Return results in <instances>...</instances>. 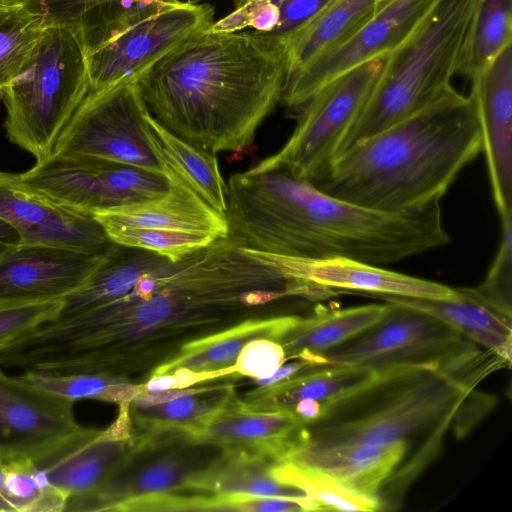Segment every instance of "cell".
<instances>
[{"label":"cell","instance_id":"484cf974","mask_svg":"<svg viewBox=\"0 0 512 512\" xmlns=\"http://www.w3.org/2000/svg\"><path fill=\"white\" fill-rule=\"evenodd\" d=\"M299 318L297 315L280 314L247 319L219 333L187 344L177 357L157 367L150 376L171 374L179 369L193 373L232 376L236 374L234 363L237 356L246 344L255 339L277 342Z\"/></svg>","mask_w":512,"mask_h":512},{"label":"cell","instance_id":"2e32d148","mask_svg":"<svg viewBox=\"0 0 512 512\" xmlns=\"http://www.w3.org/2000/svg\"><path fill=\"white\" fill-rule=\"evenodd\" d=\"M0 219L21 242L107 254L116 245L91 214L64 206L24 185L17 173L0 171Z\"/></svg>","mask_w":512,"mask_h":512},{"label":"cell","instance_id":"e0dca14e","mask_svg":"<svg viewBox=\"0 0 512 512\" xmlns=\"http://www.w3.org/2000/svg\"><path fill=\"white\" fill-rule=\"evenodd\" d=\"M471 85L493 200L500 218L512 216V43Z\"/></svg>","mask_w":512,"mask_h":512},{"label":"cell","instance_id":"30bf717a","mask_svg":"<svg viewBox=\"0 0 512 512\" xmlns=\"http://www.w3.org/2000/svg\"><path fill=\"white\" fill-rule=\"evenodd\" d=\"M18 179L54 201L91 214L158 199L169 175L89 155H57L36 161Z\"/></svg>","mask_w":512,"mask_h":512},{"label":"cell","instance_id":"7dc6e473","mask_svg":"<svg viewBox=\"0 0 512 512\" xmlns=\"http://www.w3.org/2000/svg\"><path fill=\"white\" fill-rule=\"evenodd\" d=\"M0 455H1V453H0Z\"/></svg>","mask_w":512,"mask_h":512},{"label":"cell","instance_id":"4dcf8cb0","mask_svg":"<svg viewBox=\"0 0 512 512\" xmlns=\"http://www.w3.org/2000/svg\"><path fill=\"white\" fill-rule=\"evenodd\" d=\"M234 394L233 384L204 386L200 391L166 402L140 408L130 406L134 431H188L221 408Z\"/></svg>","mask_w":512,"mask_h":512},{"label":"cell","instance_id":"52a82bcc","mask_svg":"<svg viewBox=\"0 0 512 512\" xmlns=\"http://www.w3.org/2000/svg\"><path fill=\"white\" fill-rule=\"evenodd\" d=\"M89 91L86 57L77 38L64 29L47 28L24 69L0 97L9 141L36 161L48 157Z\"/></svg>","mask_w":512,"mask_h":512},{"label":"cell","instance_id":"8fae6325","mask_svg":"<svg viewBox=\"0 0 512 512\" xmlns=\"http://www.w3.org/2000/svg\"><path fill=\"white\" fill-rule=\"evenodd\" d=\"M135 433L133 450L75 511H118L128 501L188 490L223 451L220 446L193 440L180 429Z\"/></svg>","mask_w":512,"mask_h":512},{"label":"cell","instance_id":"7a4b0ae2","mask_svg":"<svg viewBox=\"0 0 512 512\" xmlns=\"http://www.w3.org/2000/svg\"><path fill=\"white\" fill-rule=\"evenodd\" d=\"M228 236L242 247L299 258L345 257L383 266L446 245L440 201L381 211L331 196L264 160L233 174Z\"/></svg>","mask_w":512,"mask_h":512},{"label":"cell","instance_id":"4fadbf2b","mask_svg":"<svg viewBox=\"0 0 512 512\" xmlns=\"http://www.w3.org/2000/svg\"><path fill=\"white\" fill-rule=\"evenodd\" d=\"M214 12L207 3L164 0L126 23L85 56L90 91L136 79L185 40L208 29Z\"/></svg>","mask_w":512,"mask_h":512},{"label":"cell","instance_id":"83f0119b","mask_svg":"<svg viewBox=\"0 0 512 512\" xmlns=\"http://www.w3.org/2000/svg\"><path fill=\"white\" fill-rule=\"evenodd\" d=\"M388 304H368L340 310L319 308L297 323L277 342L286 360L300 359L319 366L323 355L376 324Z\"/></svg>","mask_w":512,"mask_h":512},{"label":"cell","instance_id":"d590c367","mask_svg":"<svg viewBox=\"0 0 512 512\" xmlns=\"http://www.w3.org/2000/svg\"><path fill=\"white\" fill-rule=\"evenodd\" d=\"M116 244L158 253L173 261L218 239L209 234L133 226L103 227Z\"/></svg>","mask_w":512,"mask_h":512},{"label":"cell","instance_id":"ba28073f","mask_svg":"<svg viewBox=\"0 0 512 512\" xmlns=\"http://www.w3.org/2000/svg\"><path fill=\"white\" fill-rule=\"evenodd\" d=\"M386 303L376 324L327 352L319 366H357L377 373L414 367L460 370L496 355L432 315Z\"/></svg>","mask_w":512,"mask_h":512},{"label":"cell","instance_id":"7402d4cb","mask_svg":"<svg viewBox=\"0 0 512 512\" xmlns=\"http://www.w3.org/2000/svg\"><path fill=\"white\" fill-rule=\"evenodd\" d=\"M169 177L171 188L166 195L151 201L97 212L93 217L102 227L133 226L209 234L216 238L227 236L225 214L208 205L171 168Z\"/></svg>","mask_w":512,"mask_h":512},{"label":"cell","instance_id":"5b68a950","mask_svg":"<svg viewBox=\"0 0 512 512\" xmlns=\"http://www.w3.org/2000/svg\"><path fill=\"white\" fill-rule=\"evenodd\" d=\"M496 364L460 370L399 368L377 373L358 391L328 405L305 424L304 442L316 445L403 443L405 455L380 488L381 511L395 510L408 487L440 451L475 387Z\"/></svg>","mask_w":512,"mask_h":512},{"label":"cell","instance_id":"7c38bea8","mask_svg":"<svg viewBox=\"0 0 512 512\" xmlns=\"http://www.w3.org/2000/svg\"><path fill=\"white\" fill-rule=\"evenodd\" d=\"M386 56L335 77L301 107L297 126L282 149L264 159L294 176L313 180L334 160L346 132L377 82Z\"/></svg>","mask_w":512,"mask_h":512},{"label":"cell","instance_id":"ee69618b","mask_svg":"<svg viewBox=\"0 0 512 512\" xmlns=\"http://www.w3.org/2000/svg\"><path fill=\"white\" fill-rule=\"evenodd\" d=\"M4 483H5V468L3 461L0 456V512L6 511V502H5V496H4Z\"/></svg>","mask_w":512,"mask_h":512},{"label":"cell","instance_id":"836d02e7","mask_svg":"<svg viewBox=\"0 0 512 512\" xmlns=\"http://www.w3.org/2000/svg\"><path fill=\"white\" fill-rule=\"evenodd\" d=\"M271 473L280 483L301 490L317 511H381L377 498L360 494L322 471L282 461Z\"/></svg>","mask_w":512,"mask_h":512},{"label":"cell","instance_id":"cb8c5ba5","mask_svg":"<svg viewBox=\"0 0 512 512\" xmlns=\"http://www.w3.org/2000/svg\"><path fill=\"white\" fill-rule=\"evenodd\" d=\"M456 291L457 295L448 299L374 296L385 302L409 306L432 315L511 364V315L482 300L472 288H456Z\"/></svg>","mask_w":512,"mask_h":512},{"label":"cell","instance_id":"b9f144b4","mask_svg":"<svg viewBox=\"0 0 512 512\" xmlns=\"http://www.w3.org/2000/svg\"><path fill=\"white\" fill-rule=\"evenodd\" d=\"M305 424L318 419L323 413V405L315 400L305 399L297 402L291 410Z\"/></svg>","mask_w":512,"mask_h":512},{"label":"cell","instance_id":"3957f363","mask_svg":"<svg viewBox=\"0 0 512 512\" xmlns=\"http://www.w3.org/2000/svg\"><path fill=\"white\" fill-rule=\"evenodd\" d=\"M285 46L255 31H201L137 78L150 114L167 130L215 154L250 146L280 102Z\"/></svg>","mask_w":512,"mask_h":512},{"label":"cell","instance_id":"d4e9b609","mask_svg":"<svg viewBox=\"0 0 512 512\" xmlns=\"http://www.w3.org/2000/svg\"><path fill=\"white\" fill-rule=\"evenodd\" d=\"M279 463L266 454L238 448H223L222 454L190 484L188 490L224 497L232 505L253 497L303 499L305 494L280 483L271 473Z\"/></svg>","mask_w":512,"mask_h":512},{"label":"cell","instance_id":"e575fe53","mask_svg":"<svg viewBox=\"0 0 512 512\" xmlns=\"http://www.w3.org/2000/svg\"><path fill=\"white\" fill-rule=\"evenodd\" d=\"M46 29L42 16L26 4L0 3V97L24 69Z\"/></svg>","mask_w":512,"mask_h":512},{"label":"cell","instance_id":"ab89813d","mask_svg":"<svg viewBox=\"0 0 512 512\" xmlns=\"http://www.w3.org/2000/svg\"><path fill=\"white\" fill-rule=\"evenodd\" d=\"M279 20L275 30L263 34L284 44L291 36L318 16L333 0H273Z\"/></svg>","mask_w":512,"mask_h":512},{"label":"cell","instance_id":"ffe728a7","mask_svg":"<svg viewBox=\"0 0 512 512\" xmlns=\"http://www.w3.org/2000/svg\"><path fill=\"white\" fill-rule=\"evenodd\" d=\"M259 253L289 278L328 292L336 289L433 299L457 295L456 288L350 258H299Z\"/></svg>","mask_w":512,"mask_h":512},{"label":"cell","instance_id":"bcb514c9","mask_svg":"<svg viewBox=\"0 0 512 512\" xmlns=\"http://www.w3.org/2000/svg\"><path fill=\"white\" fill-rule=\"evenodd\" d=\"M250 1H253V0H235V2H234L235 8L240 7Z\"/></svg>","mask_w":512,"mask_h":512},{"label":"cell","instance_id":"f546056e","mask_svg":"<svg viewBox=\"0 0 512 512\" xmlns=\"http://www.w3.org/2000/svg\"><path fill=\"white\" fill-rule=\"evenodd\" d=\"M146 119L149 136L167 165L208 205L225 214L227 184L214 154L170 132L150 112Z\"/></svg>","mask_w":512,"mask_h":512},{"label":"cell","instance_id":"277c9868","mask_svg":"<svg viewBox=\"0 0 512 512\" xmlns=\"http://www.w3.org/2000/svg\"><path fill=\"white\" fill-rule=\"evenodd\" d=\"M481 152L475 102L453 88L341 152L309 182L363 207L403 211L440 201Z\"/></svg>","mask_w":512,"mask_h":512},{"label":"cell","instance_id":"d6a6232c","mask_svg":"<svg viewBox=\"0 0 512 512\" xmlns=\"http://www.w3.org/2000/svg\"><path fill=\"white\" fill-rule=\"evenodd\" d=\"M22 384L37 391L70 401L99 400L122 404L143 392V383L90 373L50 374L26 370L15 376Z\"/></svg>","mask_w":512,"mask_h":512},{"label":"cell","instance_id":"ac0fdd59","mask_svg":"<svg viewBox=\"0 0 512 512\" xmlns=\"http://www.w3.org/2000/svg\"><path fill=\"white\" fill-rule=\"evenodd\" d=\"M73 401L30 388L0 367V453L35 458L81 428Z\"/></svg>","mask_w":512,"mask_h":512},{"label":"cell","instance_id":"6da1fadb","mask_svg":"<svg viewBox=\"0 0 512 512\" xmlns=\"http://www.w3.org/2000/svg\"><path fill=\"white\" fill-rule=\"evenodd\" d=\"M296 283L228 235L179 260L145 250L98 306L16 338V366L50 374H104L143 383L189 343L250 318L280 315Z\"/></svg>","mask_w":512,"mask_h":512},{"label":"cell","instance_id":"603a6c76","mask_svg":"<svg viewBox=\"0 0 512 512\" xmlns=\"http://www.w3.org/2000/svg\"><path fill=\"white\" fill-rule=\"evenodd\" d=\"M405 452L403 443L316 445L303 442L285 461L322 471L360 494L377 498Z\"/></svg>","mask_w":512,"mask_h":512},{"label":"cell","instance_id":"4316f807","mask_svg":"<svg viewBox=\"0 0 512 512\" xmlns=\"http://www.w3.org/2000/svg\"><path fill=\"white\" fill-rule=\"evenodd\" d=\"M377 377V372L357 366H316L286 381L256 387L242 402L256 411H290L305 399L328 405L358 391Z\"/></svg>","mask_w":512,"mask_h":512},{"label":"cell","instance_id":"9a60e30c","mask_svg":"<svg viewBox=\"0 0 512 512\" xmlns=\"http://www.w3.org/2000/svg\"><path fill=\"white\" fill-rule=\"evenodd\" d=\"M108 254L19 242L0 255V306L64 299L89 279Z\"/></svg>","mask_w":512,"mask_h":512},{"label":"cell","instance_id":"7bdbcfd3","mask_svg":"<svg viewBox=\"0 0 512 512\" xmlns=\"http://www.w3.org/2000/svg\"><path fill=\"white\" fill-rule=\"evenodd\" d=\"M21 242L18 232L0 219V255L11 246Z\"/></svg>","mask_w":512,"mask_h":512},{"label":"cell","instance_id":"5bb4252c","mask_svg":"<svg viewBox=\"0 0 512 512\" xmlns=\"http://www.w3.org/2000/svg\"><path fill=\"white\" fill-rule=\"evenodd\" d=\"M436 0H392L346 42L285 79L281 99L301 108L335 77L373 59L387 56L412 33Z\"/></svg>","mask_w":512,"mask_h":512},{"label":"cell","instance_id":"8992f818","mask_svg":"<svg viewBox=\"0 0 512 512\" xmlns=\"http://www.w3.org/2000/svg\"><path fill=\"white\" fill-rule=\"evenodd\" d=\"M477 3H433L412 33L386 56L383 70L336 156L453 89L451 79L457 73Z\"/></svg>","mask_w":512,"mask_h":512},{"label":"cell","instance_id":"60d3db41","mask_svg":"<svg viewBox=\"0 0 512 512\" xmlns=\"http://www.w3.org/2000/svg\"><path fill=\"white\" fill-rule=\"evenodd\" d=\"M114 0H30L26 5L38 12L46 28L69 31L87 10Z\"/></svg>","mask_w":512,"mask_h":512},{"label":"cell","instance_id":"9c48e42d","mask_svg":"<svg viewBox=\"0 0 512 512\" xmlns=\"http://www.w3.org/2000/svg\"><path fill=\"white\" fill-rule=\"evenodd\" d=\"M148 113L136 79L90 91L59 135L52 154L95 156L169 175L149 136Z\"/></svg>","mask_w":512,"mask_h":512},{"label":"cell","instance_id":"d6986e66","mask_svg":"<svg viewBox=\"0 0 512 512\" xmlns=\"http://www.w3.org/2000/svg\"><path fill=\"white\" fill-rule=\"evenodd\" d=\"M136 443V433L131 438L112 439L102 430L81 426L32 459L65 496L64 511H75L105 484Z\"/></svg>","mask_w":512,"mask_h":512},{"label":"cell","instance_id":"f35d334b","mask_svg":"<svg viewBox=\"0 0 512 512\" xmlns=\"http://www.w3.org/2000/svg\"><path fill=\"white\" fill-rule=\"evenodd\" d=\"M283 347L270 339H255L246 344L234 363L239 376L266 378L286 362Z\"/></svg>","mask_w":512,"mask_h":512},{"label":"cell","instance_id":"f1b7e54d","mask_svg":"<svg viewBox=\"0 0 512 512\" xmlns=\"http://www.w3.org/2000/svg\"><path fill=\"white\" fill-rule=\"evenodd\" d=\"M391 1L333 0L283 44L287 55L286 78L346 42Z\"/></svg>","mask_w":512,"mask_h":512},{"label":"cell","instance_id":"74e56055","mask_svg":"<svg viewBox=\"0 0 512 512\" xmlns=\"http://www.w3.org/2000/svg\"><path fill=\"white\" fill-rule=\"evenodd\" d=\"M63 299L0 306V346L57 319Z\"/></svg>","mask_w":512,"mask_h":512},{"label":"cell","instance_id":"f6af8a7d","mask_svg":"<svg viewBox=\"0 0 512 512\" xmlns=\"http://www.w3.org/2000/svg\"><path fill=\"white\" fill-rule=\"evenodd\" d=\"M29 1L30 0H0V3L4 5H22Z\"/></svg>","mask_w":512,"mask_h":512},{"label":"cell","instance_id":"8d00e7d4","mask_svg":"<svg viewBox=\"0 0 512 512\" xmlns=\"http://www.w3.org/2000/svg\"><path fill=\"white\" fill-rule=\"evenodd\" d=\"M502 235L495 259L484 281L473 292L488 304L511 315L512 216L501 218Z\"/></svg>","mask_w":512,"mask_h":512},{"label":"cell","instance_id":"1f68e13d","mask_svg":"<svg viewBox=\"0 0 512 512\" xmlns=\"http://www.w3.org/2000/svg\"><path fill=\"white\" fill-rule=\"evenodd\" d=\"M512 43V0H478L456 75L472 80Z\"/></svg>","mask_w":512,"mask_h":512},{"label":"cell","instance_id":"44dd1931","mask_svg":"<svg viewBox=\"0 0 512 512\" xmlns=\"http://www.w3.org/2000/svg\"><path fill=\"white\" fill-rule=\"evenodd\" d=\"M185 432L200 443L256 451L278 462L285 461L306 440L305 423L294 413L248 409L236 393L206 420Z\"/></svg>","mask_w":512,"mask_h":512}]
</instances>
